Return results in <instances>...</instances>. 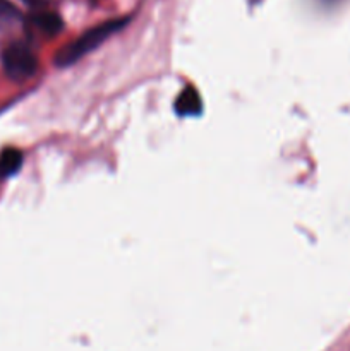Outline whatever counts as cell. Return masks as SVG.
<instances>
[{
    "instance_id": "cell-1",
    "label": "cell",
    "mask_w": 350,
    "mask_h": 351,
    "mask_svg": "<svg viewBox=\"0 0 350 351\" xmlns=\"http://www.w3.org/2000/svg\"><path fill=\"white\" fill-rule=\"evenodd\" d=\"M127 24H129V17H120V19L105 21V23L91 27V29L82 33L79 38H75L67 47L62 48L57 53V57H55V64L58 67H69V65L75 64L84 55H88L89 51L96 50L100 45L105 43L110 36H113L120 29H124Z\"/></svg>"
},
{
    "instance_id": "cell-2",
    "label": "cell",
    "mask_w": 350,
    "mask_h": 351,
    "mask_svg": "<svg viewBox=\"0 0 350 351\" xmlns=\"http://www.w3.org/2000/svg\"><path fill=\"white\" fill-rule=\"evenodd\" d=\"M2 67L7 77L24 82L36 74L38 60L27 45L12 43L2 51Z\"/></svg>"
},
{
    "instance_id": "cell-3",
    "label": "cell",
    "mask_w": 350,
    "mask_h": 351,
    "mask_svg": "<svg viewBox=\"0 0 350 351\" xmlns=\"http://www.w3.org/2000/svg\"><path fill=\"white\" fill-rule=\"evenodd\" d=\"M175 110L182 117L199 115L202 112V101L199 93L194 88H185L175 101Z\"/></svg>"
},
{
    "instance_id": "cell-4",
    "label": "cell",
    "mask_w": 350,
    "mask_h": 351,
    "mask_svg": "<svg viewBox=\"0 0 350 351\" xmlns=\"http://www.w3.org/2000/svg\"><path fill=\"white\" fill-rule=\"evenodd\" d=\"M31 23L38 27L40 31H43L45 34H57L60 33L62 27H64V23H62L60 16L55 12H50V10H40V12H34L31 16Z\"/></svg>"
},
{
    "instance_id": "cell-5",
    "label": "cell",
    "mask_w": 350,
    "mask_h": 351,
    "mask_svg": "<svg viewBox=\"0 0 350 351\" xmlns=\"http://www.w3.org/2000/svg\"><path fill=\"white\" fill-rule=\"evenodd\" d=\"M23 163V154L16 149H7L0 154V178L16 173Z\"/></svg>"
},
{
    "instance_id": "cell-6",
    "label": "cell",
    "mask_w": 350,
    "mask_h": 351,
    "mask_svg": "<svg viewBox=\"0 0 350 351\" xmlns=\"http://www.w3.org/2000/svg\"><path fill=\"white\" fill-rule=\"evenodd\" d=\"M19 17V10L10 0H0V24L12 23Z\"/></svg>"
}]
</instances>
